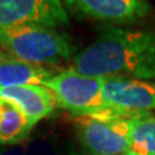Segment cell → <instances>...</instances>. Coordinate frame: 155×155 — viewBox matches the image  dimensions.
<instances>
[{
  "label": "cell",
  "mask_w": 155,
  "mask_h": 155,
  "mask_svg": "<svg viewBox=\"0 0 155 155\" xmlns=\"http://www.w3.org/2000/svg\"><path fill=\"white\" fill-rule=\"evenodd\" d=\"M75 71L93 78L155 80V30L111 27L72 60Z\"/></svg>",
  "instance_id": "6da1fadb"
},
{
  "label": "cell",
  "mask_w": 155,
  "mask_h": 155,
  "mask_svg": "<svg viewBox=\"0 0 155 155\" xmlns=\"http://www.w3.org/2000/svg\"><path fill=\"white\" fill-rule=\"evenodd\" d=\"M0 49L11 58L38 66L56 65L72 56L69 35L43 26L0 27Z\"/></svg>",
  "instance_id": "7a4b0ae2"
},
{
  "label": "cell",
  "mask_w": 155,
  "mask_h": 155,
  "mask_svg": "<svg viewBox=\"0 0 155 155\" xmlns=\"http://www.w3.org/2000/svg\"><path fill=\"white\" fill-rule=\"evenodd\" d=\"M115 114L76 116L75 132L89 155H125L129 153L130 120Z\"/></svg>",
  "instance_id": "3957f363"
},
{
  "label": "cell",
  "mask_w": 155,
  "mask_h": 155,
  "mask_svg": "<svg viewBox=\"0 0 155 155\" xmlns=\"http://www.w3.org/2000/svg\"><path fill=\"white\" fill-rule=\"evenodd\" d=\"M102 78L87 76L74 69L53 74L43 85L54 94L57 106L76 116L107 113L102 100Z\"/></svg>",
  "instance_id": "277c9868"
},
{
  "label": "cell",
  "mask_w": 155,
  "mask_h": 155,
  "mask_svg": "<svg viewBox=\"0 0 155 155\" xmlns=\"http://www.w3.org/2000/svg\"><path fill=\"white\" fill-rule=\"evenodd\" d=\"M102 100L107 113L137 118L155 110V81L113 76L105 78Z\"/></svg>",
  "instance_id": "5b68a950"
},
{
  "label": "cell",
  "mask_w": 155,
  "mask_h": 155,
  "mask_svg": "<svg viewBox=\"0 0 155 155\" xmlns=\"http://www.w3.org/2000/svg\"><path fill=\"white\" fill-rule=\"evenodd\" d=\"M67 23L69 16L62 0H0V27L57 28Z\"/></svg>",
  "instance_id": "8992f818"
},
{
  "label": "cell",
  "mask_w": 155,
  "mask_h": 155,
  "mask_svg": "<svg viewBox=\"0 0 155 155\" xmlns=\"http://www.w3.org/2000/svg\"><path fill=\"white\" fill-rule=\"evenodd\" d=\"M74 13L94 21L132 23L151 12L149 0H62Z\"/></svg>",
  "instance_id": "52a82bcc"
},
{
  "label": "cell",
  "mask_w": 155,
  "mask_h": 155,
  "mask_svg": "<svg viewBox=\"0 0 155 155\" xmlns=\"http://www.w3.org/2000/svg\"><path fill=\"white\" fill-rule=\"evenodd\" d=\"M0 98L13 102L32 125L54 113L57 101L44 85H23L0 89Z\"/></svg>",
  "instance_id": "ba28073f"
},
{
  "label": "cell",
  "mask_w": 155,
  "mask_h": 155,
  "mask_svg": "<svg viewBox=\"0 0 155 155\" xmlns=\"http://www.w3.org/2000/svg\"><path fill=\"white\" fill-rule=\"evenodd\" d=\"M53 76L43 66L27 64L16 58L0 60V89L23 85H43Z\"/></svg>",
  "instance_id": "9c48e42d"
},
{
  "label": "cell",
  "mask_w": 155,
  "mask_h": 155,
  "mask_svg": "<svg viewBox=\"0 0 155 155\" xmlns=\"http://www.w3.org/2000/svg\"><path fill=\"white\" fill-rule=\"evenodd\" d=\"M34 125L13 102L0 98V143H18L27 138Z\"/></svg>",
  "instance_id": "30bf717a"
},
{
  "label": "cell",
  "mask_w": 155,
  "mask_h": 155,
  "mask_svg": "<svg viewBox=\"0 0 155 155\" xmlns=\"http://www.w3.org/2000/svg\"><path fill=\"white\" fill-rule=\"evenodd\" d=\"M130 155H155V115L143 114L130 120Z\"/></svg>",
  "instance_id": "8fae6325"
},
{
  "label": "cell",
  "mask_w": 155,
  "mask_h": 155,
  "mask_svg": "<svg viewBox=\"0 0 155 155\" xmlns=\"http://www.w3.org/2000/svg\"><path fill=\"white\" fill-rule=\"evenodd\" d=\"M7 57H9V56L5 54V53H4L2 49H0V60H3V58H7Z\"/></svg>",
  "instance_id": "7c38bea8"
},
{
  "label": "cell",
  "mask_w": 155,
  "mask_h": 155,
  "mask_svg": "<svg viewBox=\"0 0 155 155\" xmlns=\"http://www.w3.org/2000/svg\"><path fill=\"white\" fill-rule=\"evenodd\" d=\"M84 155H89V154H84Z\"/></svg>",
  "instance_id": "4fadbf2b"
},
{
  "label": "cell",
  "mask_w": 155,
  "mask_h": 155,
  "mask_svg": "<svg viewBox=\"0 0 155 155\" xmlns=\"http://www.w3.org/2000/svg\"><path fill=\"white\" fill-rule=\"evenodd\" d=\"M125 155H130V154H125Z\"/></svg>",
  "instance_id": "5bb4252c"
}]
</instances>
